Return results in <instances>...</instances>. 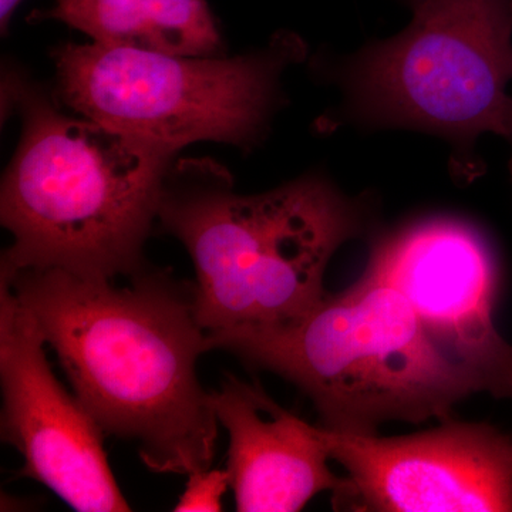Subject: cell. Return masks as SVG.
<instances>
[{
    "mask_svg": "<svg viewBox=\"0 0 512 512\" xmlns=\"http://www.w3.org/2000/svg\"><path fill=\"white\" fill-rule=\"evenodd\" d=\"M211 403L229 436L228 471L239 512H295L345 477L330 470L323 427L279 406L259 384L227 375Z\"/></svg>",
    "mask_w": 512,
    "mask_h": 512,
    "instance_id": "10",
    "label": "cell"
},
{
    "mask_svg": "<svg viewBox=\"0 0 512 512\" xmlns=\"http://www.w3.org/2000/svg\"><path fill=\"white\" fill-rule=\"evenodd\" d=\"M130 276L117 288L62 269L0 272L100 429L134 441L148 470L190 476L211 467L220 423L197 376L195 286L144 266Z\"/></svg>",
    "mask_w": 512,
    "mask_h": 512,
    "instance_id": "1",
    "label": "cell"
},
{
    "mask_svg": "<svg viewBox=\"0 0 512 512\" xmlns=\"http://www.w3.org/2000/svg\"><path fill=\"white\" fill-rule=\"evenodd\" d=\"M207 350L234 353L302 390L322 427L373 434L386 421L447 420L480 382L434 343L403 293L363 272L281 328L207 333Z\"/></svg>",
    "mask_w": 512,
    "mask_h": 512,
    "instance_id": "4",
    "label": "cell"
},
{
    "mask_svg": "<svg viewBox=\"0 0 512 512\" xmlns=\"http://www.w3.org/2000/svg\"><path fill=\"white\" fill-rule=\"evenodd\" d=\"M403 2H406L407 5H409L410 8H412V6L414 5V3L417 2V0H403Z\"/></svg>",
    "mask_w": 512,
    "mask_h": 512,
    "instance_id": "15",
    "label": "cell"
},
{
    "mask_svg": "<svg viewBox=\"0 0 512 512\" xmlns=\"http://www.w3.org/2000/svg\"><path fill=\"white\" fill-rule=\"evenodd\" d=\"M323 430L348 473L336 510L512 511V439L493 426L444 420L400 437Z\"/></svg>",
    "mask_w": 512,
    "mask_h": 512,
    "instance_id": "7",
    "label": "cell"
},
{
    "mask_svg": "<svg viewBox=\"0 0 512 512\" xmlns=\"http://www.w3.org/2000/svg\"><path fill=\"white\" fill-rule=\"evenodd\" d=\"M20 3L22 0H0V28H2L3 35L8 30L10 19Z\"/></svg>",
    "mask_w": 512,
    "mask_h": 512,
    "instance_id": "13",
    "label": "cell"
},
{
    "mask_svg": "<svg viewBox=\"0 0 512 512\" xmlns=\"http://www.w3.org/2000/svg\"><path fill=\"white\" fill-rule=\"evenodd\" d=\"M35 319L0 279L2 440L22 454L20 476L76 511H130L111 473L104 431L50 369Z\"/></svg>",
    "mask_w": 512,
    "mask_h": 512,
    "instance_id": "8",
    "label": "cell"
},
{
    "mask_svg": "<svg viewBox=\"0 0 512 512\" xmlns=\"http://www.w3.org/2000/svg\"><path fill=\"white\" fill-rule=\"evenodd\" d=\"M37 20H59L97 45L183 56H220L207 0H56Z\"/></svg>",
    "mask_w": 512,
    "mask_h": 512,
    "instance_id": "11",
    "label": "cell"
},
{
    "mask_svg": "<svg viewBox=\"0 0 512 512\" xmlns=\"http://www.w3.org/2000/svg\"><path fill=\"white\" fill-rule=\"evenodd\" d=\"M510 170H511V175H512V157H511V161H510Z\"/></svg>",
    "mask_w": 512,
    "mask_h": 512,
    "instance_id": "16",
    "label": "cell"
},
{
    "mask_svg": "<svg viewBox=\"0 0 512 512\" xmlns=\"http://www.w3.org/2000/svg\"><path fill=\"white\" fill-rule=\"evenodd\" d=\"M409 25L329 67L342 100L330 127L402 128L446 141L450 170L484 173L477 143L512 140V0H417Z\"/></svg>",
    "mask_w": 512,
    "mask_h": 512,
    "instance_id": "5",
    "label": "cell"
},
{
    "mask_svg": "<svg viewBox=\"0 0 512 512\" xmlns=\"http://www.w3.org/2000/svg\"><path fill=\"white\" fill-rule=\"evenodd\" d=\"M22 136L3 175L0 220L13 237L0 272L62 269L114 281L143 268L173 151L127 136L13 82Z\"/></svg>",
    "mask_w": 512,
    "mask_h": 512,
    "instance_id": "3",
    "label": "cell"
},
{
    "mask_svg": "<svg viewBox=\"0 0 512 512\" xmlns=\"http://www.w3.org/2000/svg\"><path fill=\"white\" fill-rule=\"evenodd\" d=\"M495 397H510L512 399V359L505 367L503 376L497 384V389L493 394Z\"/></svg>",
    "mask_w": 512,
    "mask_h": 512,
    "instance_id": "14",
    "label": "cell"
},
{
    "mask_svg": "<svg viewBox=\"0 0 512 512\" xmlns=\"http://www.w3.org/2000/svg\"><path fill=\"white\" fill-rule=\"evenodd\" d=\"M308 47L292 32L235 57L87 43L53 50L57 99L77 116L177 154L200 141L252 150L284 104L282 77Z\"/></svg>",
    "mask_w": 512,
    "mask_h": 512,
    "instance_id": "6",
    "label": "cell"
},
{
    "mask_svg": "<svg viewBox=\"0 0 512 512\" xmlns=\"http://www.w3.org/2000/svg\"><path fill=\"white\" fill-rule=\"evenodd\" d=\"M369 202L325 174H306L262 194L242 195L212 160H175L158 221L187 249L195 309L205 333L281 328L328 293L330 259L365 234Z\"/></svg>",
    "mask_w": 512,
    "mask_h": 512,
    "instance_id": "2",
    "label": "cell"
},
{
    "mask_svg": "<svg viewBox=\"0 0 512 512\" xmlns=\"http://www.w3.org/2000/svg\"><path fill=\"white\" fill-rule=\"evenodd\" d=\"M366 271L396 286L434 343L494 393L512 346L494 325L495 255L474 225L446 215L409 222L377 241Z\"/></svg>",
    "mask_w": 512,
    "mask_h": 512,
    "instance_id": "9",
    "label": "cell"
},
{
    "mask_svg": "<svg viewBox=\"0 0 512 512\" xmlns=\"http://www.w3.org/2000/svg\"><path fill=\"white\" fill-rule=\"evenodd\" d=\"M187 487L174 511H211L224 510L222 498L231 487V474L227 470H201L188 476Z\"/></svg>",
    "mask_w": 512,
    "mask_h": 512,
    "instance_id": "12",
    "label": "cell"
}]
</instances>
